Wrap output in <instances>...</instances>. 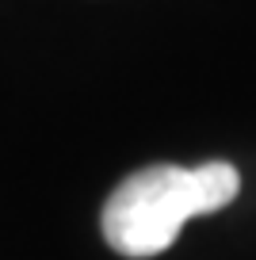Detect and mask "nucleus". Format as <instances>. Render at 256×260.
Segmentation results:
<instances>
[{
	"instance_id": "1",
	"label": "nucleus",
	"mask_w": 256,
	"mask_h": 260,
	"mask_svg": "<svg viewBox=\"0 0 256 260\" xmlns=\"http://www.w3.org/2000/svg\"><path fill=\"white\" fill-rule=\"evenodd\" d=\"M241 191V172L230 161H207L199 169L149 165L126 176L104 203V237L119 256L145 260L165 252L187 218L214 214Z\"/></svg>"
}]
</instances>
